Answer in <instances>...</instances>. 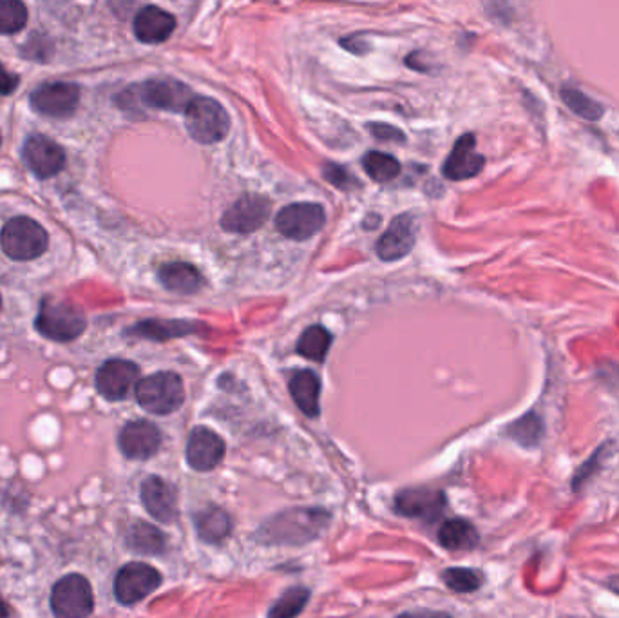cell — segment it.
Instances as JSON below:
<instances>
[{"mask_svg": "<svg viewBox=\"0 0 619 618\" xmlns=\"http://www.w3.org/2000/svg\"><path fill=\"white\" fill-rule=\"evenodd\" d=\"M120 450L129 459H149L162 445V434L149 421H131L118 437Z\"/></svg>", "mask_w": 619, "mask_h": 618, "instance_id": "15", "label": "cell"}, {"mask_svg": "<svg viewBox=\"0 0 619 618\" xmlns=\"http://www.w3.org/2000/svg\"><path fill=\"white\" fill-rule=\"evenodd\" d=\"M80 102V91L75 84L49 82L31 93V107L40 115L66 118L73 115Z\"/></svg>", "mask_w": 619, "mask_h": 618, "instance_id": "10", "label": "cell"}, {"mask_svg": "<svg viewBox=\"0 0 619 618\" xmlns=\"http://www.w3.org/2000/svg\"><path fill=\"white\" fill-rule=\"evenodd\" d=\"M397 618H451L446 613H439V611H426V609H420V611H408V613H402Z\"/></svg>", "mask_w": 619, "mask_h": 618, "instance_id": "37", "label": "cell"}, {"mask_svg": "<svg viewBox=\"0 0 619 618\" xmlns=\"http://www.w3.org/2000/svg\"><path fill=\"white\" fill-rule=\"evenodd\" d=\"M310 599L306 588H290L268 611V618H296Z\"/></svg>", "mask_w": 619, "mask_h": 618, "instance_id": "31", "label": "cell"}, {"mask_svg": "<svg viewBox=\"0 0 619 618\" xmlns=\"http://www.w3.org/2000/svg\"><path fill=\"white\" fill-rule=\"evenodd\" d=\"M326 513L312 512H286L268 524L265 532L270 535L272 541L281 542H305L315 537V533L323 528Z\"/></svg>", "mask_w": 619, "mask_h": 618, "instance_id": "8", "label": "cell"}, {"mask_svg": "<svg viewBox=\"0 0 619 618\" xmlns=\"http://www.w3.org/2000/svg\"><path fill=\"white\" fill-rule=\"evenodd\" d=\"M0 618H10V608L2 599H0Z\"/></svg>", "mask_w": 619, "mask_h": 618, "instance_id": "40", "label": "cell"}, {"mask_svg": "<svg viewBox=\"0 0 619 618\" xmlns=\"http://www.w3.org/2000/svg\"><path fill=\"white\" fill-rule=\"evenodd\" d=\"M225 457V443L220 435L205 426L192 430L187 443V461L198 472H209Z\"/></svg>", "mask_w": 619, "mask_h": 618, "instance_id": "14", "label": "cell"}, {"mask_svg": "<svg viewBox=\"0 0 619 618\" xmlns=\"http://www.w3.org/2000/svg\"><path fill=\"white\" fill-rule=\"evenodd\" d=\"M439 541L446 550L466 551L477 548V528L464 519H449L440 526Z\"/></svg>", "mask_w": 619, "mask_h": 618, "instance_id": "23", "label": "cell"}, {"mask_svg": "<svg viewBox=\"0 0 619 618\" xmlns=\"http://www.w3.org/2000/svg\"><path fill=\"white\" fill-rule=\"evenodd\" d=\"M323 176L330 184H334L335 187H339V189H348V187H352V185L355 184V180L348 174V171L343 169V167H339V165H326V167H324Z\"/></svg>", "mask_w": 619, "mask_h": 618, "instance_id": "34", "label": "cell"}, {"mask_svg": "<svg viewBox=\"0 0 619 618\" xmlns=\"http://www.w3.org/2000/svg\"><path fill=\"white\" fill-rule=\"evenodd\" d=\"M270 213L267 198L258 194H247L239 198L221 218V227L236 234H248L259 229Z\"/></svg>", "mask_w": 619, "mask_h": 618, "instance_id": "12", "label": "cell"}, {"mask_svg": "<svg viewBox=\"0 0 619 618\" xmlns=\"http://www.w3.org/2000/svg\"><path fill=\"white\" fill-rule=\"evenodd\" d=\"M486 165V158L477 153V140L473 135L460 136L444 164V176L449 180H467L477 176Z\"/></svg>", "mask_w": 619, "mask_h": 618, "instance_id": "18", "label": "cell"}, {"mask_svg": "<svg viewBox=\"0 0 619 618\" xmlns=\"http://www.w3.org/2000/svg\"><path fill=\"white\" fill-rule=\"evenodd\" d=\"M176 28V20L171 13L160 10L156 6H147L138 11L134 19V35L143 44H160L172 35Z\"/></svg>", "mask_w": 619, "mask_h": 618, "instance_id": "20", "label": "cell"}, {"mask_svg": "<svg viewBox=\"0 0 619 618\" xmlns=\"http://www.w3.org/2000/svg\"><path fill=\"white\" fill-rule=\"evenodd\" d=\"M0 142H2V138H0Z\"/></svg>", "mask_w": 619, "mask_h": 618, "instance_id": "42", "label": "cell"}, {"mask_svg": "<svg viewBox=\"0 0 619 618\" xmlns=\"http://www.w3.org/2000/svg\"><path fill=\"white\" fill-rule=\"evenodd\" d=\"M332 345V336L330 332L321 327V325H314L310 329H306L303 332V336L299 338L297 343V352L306 359H312L317 363H323L326 356H328V350Z\"/></svg>", "mask_w": 619, "mask_h": 618, "instance_id": "26", "label": "cell"}, {"mask_svg": "<svg viewBox=\"0 0 619 618\" xmlns=\"http://www.w3.org/2000/svg\"><path fill=\"white\" fill-rule=\"evenodd\" d=\"M362 165H364V171L370 174V178L381 184L395 180L400 174L399 162L393 156L379 153V151H372L364 156Z\"/></svg>", "mask_w": 619, "mask_h": 618, "instance_id": "29", "label": "cell"}, {"mask_svg": "<svg viewBox=\"0 0 619 618\" xmlns=\"http://www.w3.org/2000/svg\"><path fill=\"white\" fill-rule=\"evenodd\" d=\"M28 22V10L17 0H0V35H13Z\"/></svg>", "mask_w": 619, "mask_h": 618, "instance_id": "32", "label": "cell"}, {"mask_svg": "<svg viewBox=\"0 0 619 618\" xmlns=\"http://www.w3.org/2000/svg\"><path fill=\"white\" fill-rule=\"evenodd\" d=\"M562 98L565 106L571 109L572 113L585 118V120H600L603 116V106L600 102L587 97L585 93H581L576 87H563Z\"/></svg>", "mask_w": 619, "mask_h": 618, "instance_id": "30", "label": "cell"}, {"mask_svg": "<svg viewBox=\"0 0 619 618\" xmlns=\"http://www.w3.org/2000/svg\"><path fill=\"white\" fill-rule=\"evenodd\" d=\"M86 329V316L82 310L66 301L44 300L37 316V330L53 341H71Z\"/></svg>", "mask_w": 619, "mask_h": 618, "instance_id": "4", "label": "cell"}, {"mask_svg": "<svg viewBox=\"0 0 619 618\" xmlns=\"http://www.w3.org/2000/svg\"><path fill=\"white\" fill-rule=\"evenodd\" d=\"M192 330H194V325L187 321H145V323L136 325L133 332L142 338L167 339L187 336Z\"/></svg>", "mask_w": 619, "mask_h": 618, "instance_id": "28", "label": "cell"}, {"mask_svg": "<svg viewBox=\"0 0 619 618\" xmlns=\"http://www.w3.org/2000/svg\"><path fill=\"white\" fill-rule=\"evenodd\" d=\"M507 434L511 439H515L518 445L525 448H534V446L542 443L543 435H545V425H543L542 417L536 412H529L524 417H520L513 425L507 428Z\"/></svg>", "mask_w": 619, "mask_h": 618, "instance_id": "27", "label": "cell"}, {"mask_svg": "<svg viewBox=\"0 0 619 618\" xmlns=\"http://www.w3.org/2000/svg\"><path fill=\"white\" fill-rule=\"evenodd\" d=\"M127 546L142 555H158L165 550V535L147 522H134L127 533Z\"/></svg>", "mask_w": 619, "mask_h": 618, "instance_id": "24", "label": "cell"}, {"mask_svg": "<svg viewBox=\"0 0 619 618\" xmlns=\"http://www.w3.org/2000/svg\"><path fill=\"white\" fill-rule=\"evenodd\" d=\"M162 584V575L153 566L143 562H131L118 571L115 579V595L120 604L131 606L151 595Z\"/></svg>", "mask_w": 619, "mask_h": 618, "instance_id": "6", "label": "cell"}, {"mask_svg": "<svg viewBox=\"0 0 619 618\" xmlns=\"http://www.w3.org/2000/svg\"><path fill=\"white\" fill-rule=\"evenodd\" d=\"M417 227L415 218L410 214H402L391 222L388 231L384 232L377 242V256L384 261H395L410 254L415 245Z\"/></svg>", "mask_w": 619, "mask_h": 618, "instance_id": "17", "label": "cell"}, {"mask_svg": "<svg viewBox=\"0 0 619 618\" xmlns=\"http://www.w3.org/2000/svg\"><path fill=\"white\" fill-rule=\"evenodd\" d=\"M140 368L125 359H111L104 363L96 374V390L109 401H120L127 397L136 385Z\"/></svg>", "mask_w": 619, "mask_h": 618, "instance_id": "13", "label": "cell"}, {"mask_svg": "<svg viewBox=\"0 0 619 618\" xmlns=\"http://www.w3.org/2000/svg\"><path fill=\"white\" fill-rule=\"evenodd\" d=\"M19 86V77L0 64V95H11Z\"/></svg>", "mask_w": 619, "mask_h": 618, "instance_id": "36", "label": "cell"}, {"mask_svg": "<svg viewBox=\"0 0 619 618\" xmlns=\"http://www.w3.org/2000/svg\"><path fill=\"white\" fill-rule=\"evenodd\" d=\"M136 399L143 410L156 416H167L176 412L185 401L183 381L174 372H158L143 377L136 385Z\"/></svg>", "mask_w": 619, "mask_h": 618, "instance_id": "1", "label": "cell"}, {"mask_svg": "<svg viewBox=\"0 0 619 618\" xmlns=\"http://www.w3.org/2000/svg\"><path fill=\"white\" fill-rule=\"evenodd\" d=\"M230 517L220 508H207L196 515V530L203 541L221 542L230 533Z\"/></svg>", "mask_w": 619, "mask_h": 618, "instance_id": "25", "label": "cell"}, {"mask_svg": "<svg viewBox=\"0 0 619 618\" xmlns=\"http://www.w3.org/2000/svg\"><path fill=\"white\" fill-rule=\"evenodd\" d=\"M381 129H384V133H381V131H373V133H375V136H379V138H388V136H391L393 140H397V138H402V135H400L399 133V129H393V127L388 126H381Z\"/></svg>", "mask_w": 619, "mask_h": 618, "instance_id": "38", "label": "cell"}, {"mask_svg": "<svg viewBox=\"0 0 619 618\" xmlns=\"http://www.w3.org/2000/svg\"><path fill=\"white\" fill-rule=\"evenodd\" d=\"M142 501L145 510L151 513L156 521L172 522L178 515L176 493L169 484L156 475L143 481Z\"/></svg>", "mask_w": 619, "mask_h": 618, "instance_id": "19", "label": "cell"}, {"mask_svg": "<svg viewBox=\"0 0 619 618\" xmlns=\"http://www.w3.org/2000/svg\"><path fill=\"white\" fill-rule=\"evenodd\" d=\"M185 127L200 144H216L229 133L227 111L214 98L194 97L185 109Z\"/></svg>", "mask_w": 619, "mask_h": 618, "instance_id": "2", "label": "cell"}, {"mask_svg": "<svg viewBox=\"0 0 619 618\" xmlns=\"http://www.w3.org/2000/svg\"><path fill=\"white\" fill-rule=\"evenodd\" d=\"M324 209L319 203H292L277 214L276 229L290 240H308L321 231Z\"/></svg>", "mask_w": 619, "mask_h": 618, "instance_id": "7", "label": "cell"}, {"mask_svg": "<svg viewBox=\"0 0 619 618\" xmlns=\"http://www.w3.org/2000/svg\"><path fill=\"white\" fill-rule=\"evenodd\" d=\"M444 584L449 590L457 591V593H473L482 586V577L475 570H467V568H449L442 575Z\"/></svg>", "mask_w": 619, "mask_h": 618, "instance_id": "33", "label": "cell"}, {"mask_svg": "<svg viewBox=\"0 0 619 618\" xmlns=\"http://www.w3.org/2000/svg\"><path fill=\"white\" fill-rule=\"evenodd\" d=\"M140 98L145 106L165 111H185L192 102L189 87L174 78H154L140 87Z\"/></svg>", "mask_w": 619, "mask_h": 618, "instance_id": "11", "label": "cell"}, {"mask_svg": "<svg viewBox=\"0 0 619 618\" xmlns=\"http://www.w3.org/2000/svg\"><path fill=\"white\" fill-rule=\"evenodd\" d=\"M601 452H603V448H600L596 454L592 455L591 459H589L587 463L583 464L580 470H578V474H576L574 481H572V488H574V490H580L583 483H585V481H589L592 474L600 468Z\"/></svg>", "mask_w": 619, "mask_h": 618, "instance_id": "35", "label": "cell"}, {"mask_svg": "<svg viewBox=\"0 0 619 618\" xmlns=\"http://www.w3.org/2000/svg\"><path fill=\"white\" fill-rule=\"evenodd\" d=\"M607 584H609V590L614 591V593H618L619 595V575H614V577H610L607 580Z\"/></svg>", "mask_w": 619, "mask_h": 618, "instance_id": "39", "label": "cell"}, {"mask_svg": "<svg viewBox=\"0 0 619 618\" xmlns=\"http://www.w3.org/2000/svg\"><path fill=\"white\" fill-rule=\"evenodd\" d=\"M290 394L296 405L308 417H317L321 412V381L312 370H299L290 379Z\"/></svg>", "mask_w": 619, "mask_h": 618, "instance_id": "21", "label": "cell"}, {"mask_svg": "<svg viewBox=\"0 0 619 618\" xmlns=\"http://www.w3.org/2000/svg\"><path fill=\"white\" fill-rule=\"evenodd\" d=\"M160 281L165 289L178 292V294H194L201 287V274L196 267L183 261L167 263L160 269Z\"/></svg>", "mask_w": 619, "mask_h": 618, "instance_id": "22", "label": "cell"}, {"mask_svg": "<svg viewBox=\"0 0 619 618\" xmlns=\"http://www.w3.org/2000/svg\"><path fill=\"white\" fill-rule=\"evenodd\" d=\"M22 158L29 171L44 180L60 173L66 165L64 149L48 136L42 135L29 136L22 149Z\"/></svg>", "mask_w": 619, "mask_h": 618, "instance_id": "9", "label": "cell"}, {"mask_svg": "<svg viewBox=\"0 0 619 618\" xmlns=\"http://www.w3.org/2000/svg\"><path fill=\"white\" fill-rule=\"evenodd\" d=\"M95 608V597L86 577L71 573L58 580L51 591L55 618H87Z\"/></svg>", "mask_w": 619, "mask_h": 618, "instance_id": "5", "label": "cell"}, {"mask_svg": "<svg viewBox=\"0 0 619 618\" xmlns=\"http://www.w3.org/2000/svg\"><path fill=\"white\" fill-rule=\"evenodd\" d=\"M0 305H2V300H0Z\"/></svg>", "mask_w": 619, "mask_h": 618, "instance_id": "41", "label": "cell"}, {"mask_svg": "<svg viewBox=\"0 0 619 618\" xmlns=\"http://www.w3.org/2000/svg\"><path fill=\"white\" fill-rule=\"evenodd\" d=\"M0 245L2 251L13 260H35L48 247V232L35 220L19 216L4 225L0 232Z\"/></svg>", "mask_w": 619, "mask_h": 618, "instance_id": "3", "label": "cell"}, {"mask_svg": "<svg viewBox=\"0 0 619 618\" xmlns=\"http://www.w3.org/2000/svg\"><path fill=\"white\" fill-rule=\"evenodd\" d=\"M395 508L397 512L406 517L435 521L446 508V497L439 490L410 488V490H402L395 497Z\"/></svg>", "mask_w": 619, "mask_h": 618, "instance_id": "16", "label": "cell"}]
</instances>
